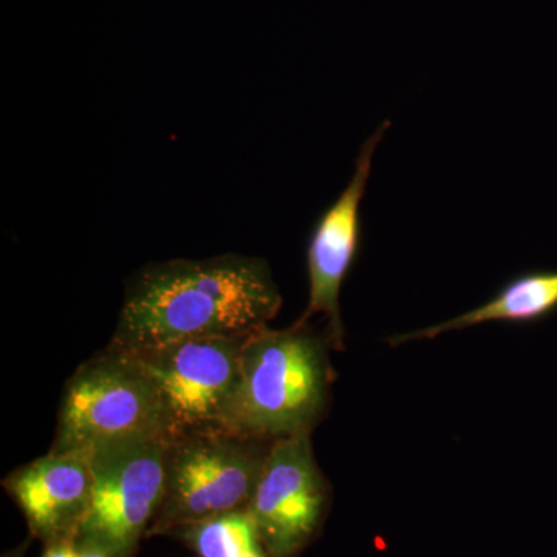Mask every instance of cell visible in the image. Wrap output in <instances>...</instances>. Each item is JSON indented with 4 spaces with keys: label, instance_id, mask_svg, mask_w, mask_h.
<instances>
[{
    "label": "cell",
    "instance_id": "cell-9",
    "mask_svg": "<svg viewBox=\"0 0 557 557\" xmlns=\"http://www.w3.org/2000/svg\"><path fill=\"white\" fill-rule=\"evenodd\" d=\"M9 487L36 534L50 542L75 537L90 496L89 456L50 450L20 469Z\"/></svg>",
    "mask_w": 557,
    "mask_h": 557
},
{
    "label": "cell",
    "instance_id": "cell-5",
    "mask_svg": "<svg viewBox=\"0 0 557 557\" xmlns=\"http://www.w3.org/2000/svg\"><path fill=\"white\" fill-rule=\"evenodd\" d=\"M170 435L121 440L87 454L91 487L76 542H89L110 557H129L152 525L166 486Z\"/></svg>",
    "mask_w": 557,
    "mask_h": 557
},
{
    "label": "cell",
    "instance_id": "cell-1",
    "mask_svg": "<svg viewBox=\"0 0 557 557\" xmlns=\"http://www.w3.org/2000/svg\"><path fill=\"white\" fill-rule=\"evenodd\" d=\"M265 260L226 255L143 270L124 299L112 347L131 354L199 338H247L281 310Z\"/></svg>",
    "mask_w": 557,
    "mask_h": 557
},
{
    "label": "cell",
    "instance_id": "cell-7",
    "mask_svg": "<svg viewBox=\"0 0 557 557\" xmlns=\"http://www.w3.org/2000/svg\"><path fill=\"white\" fill-rule=\"evenodd\" d=\"M327 498L310 434L274 440L248 505L270 557H295L309 544Z\"/></svg>",
    "mask_w": 557,
    "mask_h": 557
},
{
    "label": "cell",
    "instance_id": "cell-12",
    "mask_svg": "<svg viewBox=\"0 0 557 557\" xmlns=\"http://www.w3.org/2000/svg\"><path fill=\"white\" fill-rule=\"evenodd\" d=\"M44 557H79L78 544L75 537L60 539L51 542Z\"/></svg>",
    "mask_w": 557,
    "mask_h": 557
},
{
    "label": "cell",
    "instance_id": "cell-6",
    "mask_svg": "<svg viewBox=\"0 0 557 557\" xmlns=\"http://www.w3.org/2000/svg\"><path fill=\"white\" fill-rule=\"evenodd\" d=\"M244 339H188L134 354L159 391L171 438L231 428Z\"/></svg>",
    "mask_w": 557,
    "mask_h": 557
},
{
    "label": "cell",
    "instance_id": "cell-8",
    "mask_svg": "<svg viewBox=\"0 0 557 557\" xmlns=\"http://www.w3.org/2000/svg\"><path fill=\"white\" fill-rule=\"evenodd\" d=\"M391 126L388 121L366 139L359 150L355 174L335 203L330 205L314 223L307 248L309 271V306L304 321L313 314H325L329 321V341L344 346L339 296L344 281L357 260L361 244V201L372 170L373 152Z\"/></svg>",
    "mask_w": 557,
    "mask_h": 557
},
{
    "label": "cell",
    "instance_id": "cell-14",
    "mask_svg": "<svg viewBox=\"0 0 557 557\" xmlns=\"http://www.w3.org/2000/svg\"><path fill=\"white\" fill-rule=\"evenodd\" d=\"M240 557H265V556L262 555V552H260V549H256V552L245 553V555H242Z\"/></svg>",
    "mask_w": 557,
    "mask_h": 557
},
{
    "label": "cell",
    "instance_id": "cell-10",
    "mask_svg": "<svg viewBox=\"0 0 557 557\" xmlns=\"http://www.w3.org/2000/svg\"><path fill=\"white\" fill-rule=\"evenodd\" d=\"M557 309V271H531L509 281L494 298L458 317L391 336L392 347L413 341L434 339L445 333L486 324V322H534Z\"/></svg>",
    "mask_w": 557,
    "mask_h": 557
},
{
    "label": "cell",
    "instance_id": "cell-11",
    "mask_svg": "<svg viewBox=\"0 0 557 557\" xmlns=\"http://www.w3.org/2000/svg\"><path fill=\"white\" fill-rule=\"evenodd\" d=\"M190 545L201 557H240L260 549L258 527L248 509L228 512L186 528Z\"/></svg>",
    "mask_w": 557,
    "mask_h": 557
},
{
    "label": "cell",
    "instance_id": "cell-13",
    "mask_svg": "<svg viewBox=\"0 0 557 557\" xmlns=\"http://www.w3.org/2000/svg\"><path fill=\"white\" fill-rule=\"evenodd\" d=\"M76 544H78L79 557H110L108 552L98 545L89 544V542H76Z\"/></svg>",
    "mask_w": 557,
    "mask_h": 557
},
{
    "label": "cell",
    "instance_id": "cell-3",
    "mask_svg": "<svg viewBox=\"0 0 557 557\" xmlns=\"http://www.w3.org/2000/svg\"><path fill=\"white\" fill-rule=\"evenodd\" d=\"M273 442L230 429L172 438L163 502L150 531L188 528L248 509Z\"/></svg>",
    "mask_w": 557,
    "mask_h": 557
},
{
    "label": "cell",
    "instance_id": "cell-4",
    "mask_svg": "<svg viewBox=\"0 0 557 557\" xmlns=\"http://www.w3.org/2000/svg\"><path fill=\"white\" fill-rule=\"evenodd\" d=\"M160 434L170 435L156 384L134 354L110 346L70 379L51 453L89 454Z\"/></svg>",
    "mask_w": 557,
    "mask_h": 557
},
{
    "label": "cell",
    "instance_id": "cell-2",
    "mask_svg": "<svg viewBox=\"0 0 557 557\" xmlns=\"http://www.w3.org/2000/svg\"><path fill=\"white\" fill-rule=\"evenodd\" d=\"M330 376L324 339L304 319L251 333L242 344L231 431L263 440L311 434L327 409Z\"/></svg>",
    "mask_w": 557,
    "mask_h": 557
}]
</instances>
